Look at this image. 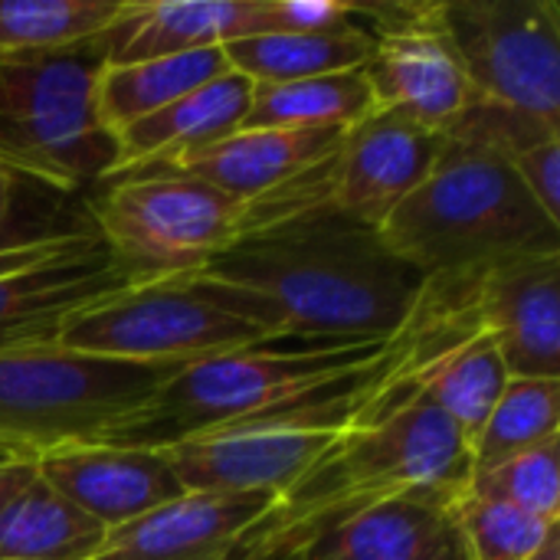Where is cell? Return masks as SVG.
<instances>
[{
	"label": "cell",
	"mask_w": 560,
	"mask_h": 560,
	"mask_svg": "<svg viewBox=\"0 0 560 560\" xmlns=\"http://www.w3.org/2000/svg\"><path fill=\"white\" fill-rule=\"evenodd\" d=\"M200 272L259 295L282 341L328 345L394 338L430 285L384 243L381 230L345 217L253 230Z\"/></svg>",
	"instance_id": "6da1fadb"
},
{
	"label": "cell",
	"mask_w": 560,
	"mask_h": 560,
	"mask_svg": "<svg viewBox=\"0 0 560 560\" xmlns=\"http://www.w3.org/2000/svg\"><path fill=\"white\" fill-rule=\"evenodd\" d=\"M472 479L456 423L427 397L335 443L236 538L230 560H315L364 515L417 499L453 505Z\"/></svg>",
	"instance_id": "7a4b0ae2"
},
{
	"label": "cell",
	"mask_w": 560,
	"mask_h": 560,
	"mask_svg": "<svg viewBox=\"0 0 560 560\" xmlns=\"http://www.w3.org/2000/svg\"><path fill=\"white\" fill-rule=\"evenodd\" d=\"M381 236L436 282H476L515 259L560 256V226L528 197L509 154L472 135H446L433 171Z\"/></svg>",
	"instance_id": "3957f363"
},
{
	"label": "cell",
	"mask_w": 560,
	"mask_h": 560,
	"mask_svg": "<svg viewBox=\"0 0 560 560\" xmlns=\"http://www.w3.org/2000/svg\"><path fill=\"white\" fill-rule=\"evenodd\" d=\"M112 30L49 52L0 56V167L52 190L105 184L118 138L102 125L95 89Z\"/></svg>",
	"instance_id": "277c9868"
},
{
	"label": "cell",
	"mask_w": 560,
	"mask_h": 560,
	"mask_svg": "<svg viewBox=\"0 0 560 560\" xmlns=\"http://www.w3.org/2000/svg\"><path fill=\"white\" fill-rule=\"evenodd\" d=\"M384 341L328 345V341H259L240 351L190 361L174 371L154 397L105 433V446L167 450L233 423H243L292 394L351 371L387 348Z\"/></svg>",
	"instance_id": "5b68a950"
},
{
	"label": "cell",
	"mask_w": 560,
	"mask_h": 560,
	"mask_svg": "<svg viewBox=\"0 0 560 560\" xmlns=\"http://www.w3.org/2000/svg\"><path fill=\"white\" fill-rule=\"evenodd\" d=\"M184 364L105 361L59 345L0 354V450L39 459L62 446L102 443Z\"/></svg>",
	"instance_id": "8992f818"
},
{
	"label": "cell",
	"mask_w": 560,
	"mask_h": 560,
	"mask_svg": "<svg viewBox=\"0 0 560 560\" xmlns=\"http://www.w3.org/2000/svg\"><path fill=\"white\" fill-rule=\"evenodd\" d=\"M443 144L446 135L427 131L404 115L371 112L341 131L322 161L266 197L243 203L240 236L305 217H345L381 230L427 180Z\"/></svg>",
	"instance_id": "52a82bcc"
},
{
	"label": "cell",
	"mask_w": 560,
	"mask_h": 560,
	"mask_svg": "<svg viewBox=\"0 0 560 560\" xmlns=\"http://www.w3.org/2000/svg\"><path fill=\"white\" fill-rule=\"evenodd\" d=\"M472 105L512 125L560 138L558 0H443Z\"/></svg>",
	"instance_id": "ba28073f"
},
{
	"label": "cell",
	"mask_w": 560,
	"mask_h": 560,
	"mask_svg": "<svg viewBox=\"0 0 560 560\" xmlns=\"http://www.w3.org/2000/svg\"><path fill=\"white\" fill-rule=\"evenodd\" d=\"M89 210L105 249L144 279L200 272L243 223V203L180 174L108 180Z\"/></svg>",
	"instance_id": "9c48e42d"
},
{
	"label": "cell",
	"mask_w": 560,
	"mask_h": 560,
	"mask_svg": "<svg viewBox=\"0 0 560 560\" xmlns=\"http://www.w3.org/2000/svg\"><path fill=\"white\" fill-rule=\"evenodd\" d=\"M259 341L276 338L210 302L190 272L151 279L82 308L56 338L66 351L135 364H190Z\"/></svg>",
	"instance_id": "30bf717a"
},
{
	"label": "cell",
	"mask_w": 560,
	"mask_h": 560,
	"mask_svg": "<svg viewBox=\"0 0 560 560\" xmlns=\"http://www.w3.org/2000/svg\"><path fill=\"white\" fill-rule=\"evenodd\" d=\"M358 23L374 36L364 75L377 112L446 135L472 105L459 49L446 30L443 0H354Z\"/></svg>",
	"instance_id": "8fae6325"
},
{
	"label": "cell",
	"mask_w": 560,
	"mask_h": 560,
	"mask_svg": "<svg viewBox=\"0 0 560 560\" xmlns=\"http://www.w3.org/2000/svg\"><path fill=\"white\" fill-rule=\"evenodd\" d=\"M472 308L509 377L560 381V256H528L482 272L472 282Z\"/></svg>",
	"instance_id": "7c38bea8"
},
{
	"label": "cell",
	"mask_w": 560,
	"mask_h": 560,
	"mask_svg": "<svg viewBox=\"0 0 560 560\" xmlns=\"http://www.w3.org/2000/svg\"><path fill=\"white\" fill-rule=\"evenodd\" d=\"M141 282L151 279L121 266L105 243L0 276V354L56 345L62 325L75 312L108 302Z\"/></svg>",
	"instance_id": "4fadbf2b"
},
{
	"label": "cell",
	"mask_w": 560,
	"mask_h": 560,
	"mask_svg": "<svg viewBox=\"0 0 560 560\" xmlns=\"http://www.w3.org/2000/svg\"><path fill=\"white\" fill-rule=\"evenodd\" d=\"M36 472L108 532L184 495L164 450L79 443L39 456Z\"/></svg>",
	"instance_id": "5bb4252c"
},
{
	"label": "cell",
	"mask_w": 560,
	"mask_h": 560,
	"mask_svg": "<svg viewBox=\"0 0 560 560\" xmlns=\"http://www.w3.org/2000/svg\"><path fill=\"white\" fill-rule=\"evenodd\" d=\"M335 436L305 430H240L210 433L164 450L184 492L282 495Z\"/></svg>",
	"instance_id": "9a60e30c"
},
{
	"label": "cell",
	"mask_w": 560,
	"mask_h": 560,
	"mask_svg": "<svg viewBox=\"0 0 560 560\" xmlns=\"http://www.w3.org/2000/svg\"><path fill=\"white\" fill-rule=\"evenodd\" d=\"M272 499L269 492H184L138 522L112 528L95 560H230L236 538Z\"/></svg>",
	"instance_id": "2e32d148"
},
{
	"label": "cell",
	"mask_w": 560,
	"mask_h": 560,
	"mask_svg": "<svg viewBox=\"0 0 560 560\" xmlns=\"http://www.w3.org/2000/svg\"><path fill=\"white\" fill-rule=\"evenodd\" d=\"M249 92L253 82L226 69L220 79L135 121L118 135V164L108 180L161 171L200 148L236 135L249 108Z\"/></svg>",
	"instance_id": "e0dca14e"
},
{
	"label": "cell",
	"mask_w": 560,
	"mask_h": 560,
	"mask_svg": "<svg viewBox=\"0 0 560 560\" xmlns=\"http://www.w3.org/2000/svg\"><path fill=\"white\" fill-rule=\"evenodd\" d=\"M348 131V128H345ZM341 131L312 128V131H236L210 148H200L161 171L151 174H180L203 180L236 203L266 197L269 190L289 184L305 167L322 161ZM148 177V174H138Z\"/></svg>",
	"instance_id": "ac0fdd59"
},
{
	"label": "cell",
	"mask_w": 560,
	"mask_h": 560,
	"mask_svg": "<svg viewBox=\"0 0 560 560\" xmlns=\"http://www.w3.org/2000/svg\"><path fill=\"white\" fill-rule=\"evenodd\" d=\"M259 33V0H128L112 26L108 66L220 49Z\"/></svg>",
	"instance_id": "d6986e66"
},
{
	"label": "cell",
	"mask_w": 560,
	"mask_h": 560,
	"mask_svg": "<svg viewBox=\"0 0 560 560\" xmlns=\"http://www.w3.org/2000/svg\"><path fill=\"white\" fill-rule=\"evenodd\" d=\"M374 52V36L361 26L325 33H256L223 46L230 72L259 82H299L364 69Z\"/></svg>",
	"instance_id": "ffe728a7"
},
{
	"label": "cell",
	"mask_w": 560,
	"mask_h": 560,
	"mask_svg": "<svg viewBox=\"0 0 560 560\" xmlns=\"http://www.w3.org/2000/svg\"><path fill=\"white\" fill-rule=\"evenodd\" d=\"M226 69L230 66H226L223 46L158 56V59L125 62V66H105L98 75V89H95L98 118L118 138L135 121L174 105L177 98L220 79Z\"/></svg>",
	"instance_id": "44dd1931"
},
{
	"label": "cell",
	"mask_w": 560,
	"mask_h": 560,
	"mask_svg": "<svg viewBox=\"0 0 560 560\" xmlns=\"http://www.w3.org/2000/svg\"><path fill=\"white\" fill-rule=\"evenodd\" d=\"M371 112H377V105L364 69L299 82H259L249 92L240 131H345Z\"/></svg>",
	"instance_id": "7402d4cb"
},
{
	"label": "cell",
	"mask_w": 560,
	"mask_h": 560,
	"mask_svg": "<svg viewBox=\"0 0 560 560\" xmlns=\"http://www.w3.org/2000/svg\"><path fill=\"white\" fill-rule=\"evenodd\" d=\"M108 528L39 476L0 509V560H95Z\"/></svg>",
	"instance_id": "603a6c76"
},
{
	"label": "cell",
	"mask_w": 560,
	"mask_h": 560,
	"mask_svg": "<svg viewBox=\"0 0 560 560\" xmlns=\"http://www.w3.org/2000/svg\"><path fill=\"white\" fill-rule=\"evenodd\" d=\"M505 384H509V371L492 335L476 331L472 338L446 351L423 374L420 397H427L436 410H443L456 423L463 440L472 446L495 400L502 397Z\"/></svg>",
	"instance_id": "cb8c5ba5"
},
{
	"label": "cell",
	"mask_w": 560,
	"mask_h": 560,
	"mask_svg": "<svg viewBox=\"0 0 560 560\" xmlns=\"http://www.w3.org/2000/svg\"><path fill=\"white\" fill-rule=\"evenodd\" d=\"M555 436H560V381L509 377L486 427L469 446L472 476H482Z\"/></svg>",
	"instance_id": "d4e9b609"
},
{
	"label": "cell",
	"mask_w": 560,
	"mask_h": 560,
	"mask_svg": "<svg viewBox=\"0 0 560 560\" xmlns=\"http://www.w3.org/2000/svg\"><path fill=\"white\" fill-rule=\"evenodd\" d=\"M125 13L128 0H0V56L85 43Z\"/></svg>",
	"instance_id": "484cf974"
},
{
	"label": "cell",
	"mask_w": 560,
	"mask_h": 560,
	"mask_svg": "<svg viewBox=\"0 0 560 560\" xmlns=\"http://www.w3.org/2000/svg\"><path fill=\"white\" fill-rule=\"evenodd\" d=\"M446 528V505L404 499L354 522L315 560H427Z\"/></svg>",
	"instance_id": "4316f807"
},
{
	"label": "cell",
	"mask_w": 560,
	"mask_h": 560,
	"mask_svg": "<svg viewBox=\"0 0 560 560\" xmlns=\"http://www.w3.org/2000/svg\"><path fill=\"white\" fill-rule=\"evenodd\" d=\"M450 522L469 560H528L555 528L469 489L450 505Z\"/></svg>",
	"instance_id": "83f0119b"
},
{
	"label": "cell",
	"mask_w": 560,
	"mask_h": 560,
	"mask_svg": "<svg viewBox=\"0 0 560 560\" xmlns=\"http://www.w3.org/2000/svg\"><path fill=\"white\" fill-rule=\"evenodd\" d=\"M469 492L505 502L545 525H558L560 515V436L505 459L502 466L472 476Z\"/></svg>",
	"instance_id": "f1b7e54d"
},
{
	"label": "cell",
	"mask_w": 560,
	"mask_h": 560,
	"mask_svg": "<svg viewBox=\"0 0 560 560\" xmlns=\"http://www.w3.org/2000/svg\"><path fill=\"white\" fill-rule=\"evenodd\" d=\"M102 243V236L95 233V226L75 223V226H59V230H39V233H0V276H13L43 262H52L59 256L79 253Z\"/></svg>",
	"instance_id": "f546056e"
},
{
	"label": "cell",
	"mask_w": 560,
	"mask_h": 560,
	"mask_svg": "<svg viewBox=\"0 0 560 560\" xmlns=\"http://www.w3.org/2000/svg\"><path fill=\"white\" fill-rule=\"evenodd\" d=\"M351 23L354 0H259V33H325Z\"/></svg>",
	"instance_id": "4dcf8cb0"
},
{
	"label": "cell",
	"mask_w": 560,
	"mask_h": 560,
	"mask_svg": "<svg viewBox=\"0 0 560 560\" xmlns=\"http://www.w3.org/2000/svg\"><path fill=\"white\" fill-rule=\"evenodd\" d=\"M509 161L528 197L545 210L548 220L560 226V138L522 148L509 154Z\"/></svg>",
	"instance_id": "1f68e13d"
},
{
	"label": "cell",
	"mask_w": 560,
	"mask_h": 560,
	"mask_svg": "<svg viewBox=\"0 0 560 560\" xmlns=\"http://www.w3.org/2000/svg\"><path fill=\"white\" fill-rule=\"evenodd\" d=\"M36 459H16V463H3L0 466V509L16 499L33 479H36Z\"/></svg>",
	"instance_id": "d6a6232c"
},
{
	"label": "cell",
	"mask_w": 560,
	"mask_h": 560,
	"mask_svg": "<svg viewBox=\"0 0 560 560\" xmlns=\"http://www.w3.org/2000/svg\"><path fill=\"white\" fill-rule=\"evenodd\" d=\"M427 560H469V555H466V545L459 541V535H456L453 522H450L446 535L440 538V545L430 551V558Z\"/></svg>",
	"instance_id": "836d02e7"
},
{
	"label": "cell",
	"mask_w": 560,
	"mask_h": 560,
	"mask_svg": "<svg viewBox=\"0 0 560 560\" xmlns=\"http://www.w3.org/2000/svg\"><path fill=\"white\" fill-rule=\"evenodd\" d=\"M10 213H13V174L0 167V233H7Z\"/></svg>",
	"instance_id": "e575fe53"
},
{
	"label": "cell",
	"mask_w": 560,
	"mask_h": 560,
	"mask_svg": "<svg viewBox=\"0 0 560 560\" xmlns=\"http://www.w3.org/2000/svg\"><path fill=\"white\" fill-rule=\"evenodd\" d=\"M528 560H560V525H555V528L548 532V538L541 541V548H538Z\"/></svg>",
	"instance_id": "d590c367"
},
{
	"label": "cell",
	"mask_w": 560,
	"mask_h": 560,
	"mask_svg": "<svg viewBox=\"0 0 560 560\" xmlns=\"http://www.w3.org/2000/svg\"><path fill=\"white\" fill-rule=\"evenodd\" d=\"M3 463H16V459H13L10 453H3V450H0V466H3Z\"/></svg>",
	"instance_id": "8d00e7d4"
}]
</instances>
